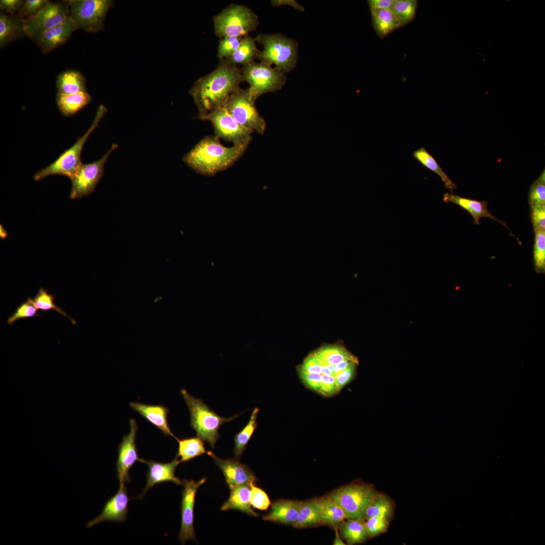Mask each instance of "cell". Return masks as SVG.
<instances>
[{
    "label": "cell",
    "mask_w": 545,
    "mask_h": 545,
    "mask_svg": "<svg viewBox=\"0 0 545 545\" xmlns=\"http://www.w3.org/2000/svg\"><path fill=\"white\" fill-rule=\"evenodd\" d=\"M242 82L241 69L224 60L211 73L197 80L189 93L197 107L198 118L203 120L211 111L224 106Z\"/></svg>",
    "instance_id": "6da1fadb"
},
{
    "label": "cell",
    "mask_w": 545,
    "mask_h": 545,
    "mask_svg": "<svg viewBox=\"0 0 545 545\" xmlns=\"http://www.w3.org/2000/svg\"><path fill=\"white\" fill-rule=\"evenodd\" d=\"M248 145L227 147L215 136H206L184 156L183 160L196 172L211 176L232 166L243 155Z\"/></svg>",
    "instance_id": "7a4b0ae2"
},
{
    "label": "cell",
    "mask_w": 545,
    "mask_h": 545,
    "mask_svg": "<svg viewBox=\"0 0 545 545\" xmlns=\"http://www.w3.org/2000/svg\"><path fill=\"white\" fill-rule=\"evenodd\" d=\"M181 393L190 411L191 427L196 431L198 437L208 443L213 449L220 437L219 429L221 426L240 414L229 418L220 416L202 400L191 396L186 390L182 389Z\"/></svg>",
    "instance_id": "3957f363"
},
{
    "label": "cell",
    "mask_w": 545,
    "mask_h": 545,
    "mask_svg": "<svg viewBox=\"0 0 545 545\" xmlns=\"http://www.w3.org/2000/svg\"><path fill=\"white\" fill-rule=\"evenodd\" d=\"M255 38L263 47L257 57L260 62L274 65L275 68L285 74L295 67L298 46L296 41L281 34H260Z\"/></svg>",
    "instance_id": "277c9868"
},
{
    "label": "cell",
    "mask_w": 545,
    "mask_h": 545,
    "mask_svg": "<svg viewBox=\"0 0 545 545\" xmlns=\"http://www.w3.org/2000/svg\"><path fill=\"white\" fill-rule=\"evenodd\" d=\"M107 112L103 105L97 110L93 121L88 130L69 149L64 151L52 163L40 170L34 176V180L39 181L49 176L60 175L71 178L81 165V154L84 144L91 133L98 127L101 119Z\"/></svg>",
    "instance_id": "5b68a950"
},
{
    "label": "cell",
    "mask_w": 545,
    "mask_h": 545,
    "mask_svg": "<svg viewBox=\"0 0 545 545\" xmlns=\"http://www.w3.org/2000/svg\"><path fill=\"white\" fill-rule=\"evenodd\" d=\"M215 34L220 39L243 37L256 29L257 16L249 8L231 4L213 18Z\"/></svg>",
    "instance_id": "8992f818"
},
{
    "label": "cell",
    "mask_w": 545,
    "mask_h": 545,
    "mask_svg": "<svg viewBox=\"0 0 545 545\" xmlns=\"http://www.w3.org/2000/svg\"><path fill=\"white\" fill-rule=\"evenodd\" d=\"M377 494L369 484L353 483L342 486L327 496L344 511L347 519H366L367 508Z\"/></svg>",
    "instance_id": "52a82bcc"
},
{
    "label": "cell",
    "mask_w": 545,
    "mask_h": 545,
    "mask_svg": "<svg viewBox=\"0 0 545 545\" xmlns=\"http://www.w3.org/2000/svg\"><path fill=\"white\" fill-rule=\"evenodd\" d=\"M241 70L244 81L249 85L247 88L254 101L264 93L280 90L287 80L285 73L262 62H252L243 66Z\"/></svg>",
    "instance_id": "ba28073f"
},
{
    "label": "cell",
    "mask_w": 545,
    "mask_h": 545,
    "mask_svg": "<svg viewBox=\"0 0 545 545\" xmlns=\"http://www.w3.org/2000/svg\"><path fill=\"white\" fill-rule=\"evenodd\" d=\"M70 16L77 29L96 32L103 29L105 16L113 4L110 0L67 1Z\"/></svg>",
    "instance_id": "9c48e42d"
},
{
    "label": "cell",
    "mask_w": 545,
    "mask_h": 545,
    "mask_svg": "<svg viewBox=\"0 0 545 545\" xmlns=\"http://www.w3.org/2000/svg\"><path fill=\"white\" fill-rule=\"evenodd\" d=\"M248 88H240L232 93L224 107L228 113L242 126L260 134L266 128V122L259 114Z\"/></svg>",
    "instance_id": "30bf717a"
},
{
    "label": "cell",
    "mask_w": 545,
    "mask_h": 545,
    "mask_svg": "<svg viewBox=\"0 0 545 545\" xmlns=\"http://www.w3.org/2000/svg\"><path fill=\"white\" fill-rule=\"evenodd\" d=\"M203 120L211 123L215 136L234 145L250 143L253 132L240 125L224 106L210 112Z\"/></svg>",
    "instance_id": "8fae6325"
},
{
    "label": "cell",
    "mask_w": 545,
    "mask_h": 545,
    "mask_svg": "<svg viewBox=\"0 0 545 545\" xmlns=\"http://www.w3.org/2000/svg\"><path fill=\"white\" fill-rule=\"evenodd\" d=\"M113 144L106 153L100 159L90 164H82L77 172L70 178L72 187L71 199L80 198L92 193L101 179L104 167L110 155L117 148Z\"/></svg>",
    "instance_id": "7c38bea8"
},
{
    "label": "cell",
    "mask_w": 545,
    "mask_h": 545,
    "mask_svg": "<svg viewBox=\"0 0 545 545\" xmlns=\"http://www.w3.org/2000/svg\"><path fill=\"white\" fill-rule=\"evenodd\" d=\"M70 16L69 4L50 2L34 16L22 20L25 35L35 39L45 31L61 23Z\"/></svg>",
    "instance_id": "4fadbf2b"
},
{
    "label": "cell",
    "mask_w": 545,
    "mask_h": 545,
    "mask_svg": "<svg viewBox=\"0 0 545 545\" xmlns=\"http://www.w3.org/2000/svg\"><path fill=\"white\" fill-rule=\"evenodd\" d=\"M129 424L130 432L123 436L118 447L116 470L120 486H125L126 482L130 481L129 472L134 464L137 461L143 463L145 461L138 455L135 442L138 430L136 421L132 418L130 420Z\"/></svg>",
    "instance_id": "5bb4252c"
},
{
    "label": "cell",
    "mask_w": 545,
    "mask_h": 545,
    "mask_svg": "<svg viewBox=\"0 0 545 545\" xmlns=\"http://www.w3.org/2000/svg\"><path fill=\"white\" fill-rule=\"evenodd\" d=\"M203 478L197 482L185 479L181 502V525L178 538L182 544L190 539L195 540L194 522L195 498L199 487L206 481Z\"/></svg>",
    "instance_id": "9a60e30c"
},
{
    "label": "cell",
    "mask_w": 545,
    "mask_h": 545,
    "mask_svg": "<svg viewBox=\"0 0 545 545\" xmlns=\"http://www.w3.org/2000/svg\"><path fill=\"white\" fill-rule=\"evenodd\" d=\"M129 500L126 487L120 486L118 492L106 502L101 513L89 521L86 527L104 521L124 522L127 519Z\"/></svg>",
    "instance_id": "2e32d148"
},
{
    "label": "cell",
    "mask_w": 545,
    "mask_h": 545,
    "mask_svg": "<svg viewBox=\"0 0 545 545\" xmlns=\"http://www.w3.org/2000/svg\"><path fill=\"white\" fill-rule=\"evenodd\" d=\"M207 454L212 458L223 472L226 483L230 489L241 484H254L256 481L255 476L249 468L237 460L221 459L211 451H208Z\"/></svg>",
    "instance_id": "e0dca14e"
},
{
    "label": "cell",
    "mask_w": 545,
    "mask_h": 545,
    "mask_svg": "<svg viewBox=\"0 0 545 545\" xmlns=\"http://www.w3.org/2000/svg\"><path fill=\"white\" fill-rule=\"evenodd\" d=\"M178 458L176 456L173 461L167 463L145 460L144 463L148 466V471L146 474V484L141 498L155 484L168 481L172 482L177 485L183 484V482L175 475V470L181 462Z\"/></svg>",
    "instance_id": "ac0fdd59"
},
{
    "label": "cell",
    "mask_w": 545,
    "mask_h": 545,
    "mask_svg": "<svg viewBox=\"0 0 545 545\" xmlns=\"http://www.w3.org/2000/svg\"><path fill=\"white\" fill-rule=\"evenodd\" d=\"M70 16L61 23L45 31L35 40L43 53L48 52L64 44L77 30Z\"/></svg>",
    "instance_id": "d6986e66"
},
{
    "label": "cell",
    "mask_w": 545,
    "mask_h": 545,
    "mask_svg": "<svg viewBox=\"0 0 545 545\" xmlns=\"http://www.w3.org/2000/svg\"><path fill=\"white\" fill-rule=\"evenodd\" d=\"M130 406L165 435L172 437L176 440L178 439L171 430L168 423L167 418L169 409L168 408L161 405H147L139 402H131Z\"/></svg>",
    "instance_id": "ffe728a7"
},
{
    "label": "cell",
    "mask_w": 545,
    "mask_h": 545,
    "mask_svg": "<svg viewBox=\"0 0 545 545\" xmlns=\"http://www.w3.org/2000/svg\"><path fill=\"white\" fill-rule=\"evenodd\" d=\"M301 502L280 500L272 504L269 512L262 517L264 520L293 525L296 522Z\"/></svg>",
    "instance_id": "44dd1931"
},
{
    "label": "cell",
    "mask_w": 545,
    "mask_h": 545,
    "mask_svg": "<svg viewBox=\"0 0 545 545\" xmlns=\"http://www.w3.org/2000/svg\"><path fill=\"white\" fill-rule=\"evenodd\" d=\"M443 200L446 202H452L457 204L467 211L472 215L475 224L479 225L480 218L488 217L507 227L506 224L500 221L489 212L487 208V202L485 200L477 201L461 197L453 193H445L443 196Z\"/></svg>",
    "instance_id": "7402d4cb"
},
{
    "label": "cell",
    "mask_w": 545,
    "mask_h": 545,
    "mask_svg": "<svg viewBox=\"0 0 545 545\" xmlns=\"http://www.w3.org/2000/svg\"><path fill=\"white\" fill-rule=\"evenodd\" d=\"M231 489L229 500L221 507V510H237L253 516H258L251 508L250 485L247 483L237 485Z\"/></svg>",
    "instance_id": "603a6c76"
},
{
    "label": "cell",
    "mask_w": 545,
    "mask_h": 545,
    "mask_svg": "<svg viewBox=\"0 0 545 545\" xmlns=\"http://www.w3.org/2000/svg\"><path fill=\"white\" fill-rule=\"evenodd\" d=\"M91 101V97L86 91L74 93H58L56 102L61 114L66 117L75 115Z\"/></svg>",
    "instance_id": "cb8c5ba5"
},
{
    "label": "cell",
    "mask_w": 545,
    "mask_h": 545,
    "mask_svg": "<svg viewBox=\"0 0 545 545\" xmlns=\"http://www.w3.org/2000/svg\"><path fill=\"white\" fill-rule=\"evenodd\" d=\"M372 23L377 35L384 38L402 27L391 10H370Z\"/></svg>",
    "instance_id": "d4e9b609"
},
{
    "label": "cell",
    "mask_w": 545,
    "mask_h": 545,
    "mask_svg": "<svg viewBox=\"0 0 545 545\" xmlns=\"http://www.w3.org/2000/svg\"><path fill=\"white\" fill-rule=\"evenodd\" d=\"M321 524L334 528L340 526L346 519L343 510L334 503L328 496L316 499Z\"/></svg>",
    "instance_id": "484cf974"
},
{
    "label": "cell",
    "mask_w": 545,
    "mask_h": 545,
    "mask_svg": "<svg viewBox=\"0 0 545 545\" xmlns=\"http://www.w3.org/2000/svg\"><path fill=\"white\" fill-rule=\"evenodd\" d=\"M57 87L59 93L86 91L85 78L76 70H67L60 74L57 80Z\"/></svg>",
    "instance_id": "4316f807"
},
{
    "label": "cell",
    "mask_w": 545,
    "mask_h": 545,
    "mask_svg": "<svg viewBox=\"0 0 545 545\" xmlns=\"http://www.w3.org/2000/svg\"><path fill=\"white\" fill-rule=\"evenodd\" d=\"M256 40L250 35L243 36L241 42L232 56L227 60L228 63L235 66H243L254 62L259 52L256 45Z\"/></svg>",
    "instance_id": "83f0119b"
},
{
    "label": "cell",
    "mask_w": 545,
    "mask_h": 545,
    "mask_svg": "<svg viewBox=\"0 0 545 545\" xmlns=\"http://www.w3.org/2000/svg\"><path fill=\"white\" fill-rule=\"evenodd\" d=\"M340 527L341 535L348 544L361 543L368 537L364 520L347 519Z\"/></svg>",
    "instance_id": "f1b7e54d"
},
{
    "label": "cell",
    "mask_w": 545,
    "mask_h": 545,
    "mask_svg": "<svg viewBox=\"0 0 545 545\" xmlns=\"http://www.w3.org/2000/svg\"><path fill=\"white\" fill-rule=\"evenodd\" d=\"M23 34V30L21 19L10 17L1 13L0 15V46L3 47Z\"/></svg>",
    "instance_id": "f546056e"
},
{
    "label": "cell",
    "mask_w": 545,
    "mask_h": 545,
    "mask_svg": "<svg viewBox=\"0 0 545 545\" xmlns=\"http://www.w3.org/2000/svg\"><path fill=\"white\" fill-rule=\"evenodd\" d=\"M413 157L417 160L423 166L437 174L445 184V187L453 193L457 186L454 183L442 168L437 162L434 157L426 150L424 147H421L413 152Z\"/></svg>",
    "instance_id": "4dcf8cb0"
},
{
    "label": "cell",
    "mask_w": 545,
    "mask_h": 545,
    "mask_svg": "<svg viewBox=\"0 0 545 545\" xmlns=\"http://www.w3.org/2000/svg\"><path fill=\"white\" fill-rule=\"evenodd\" d=\"M320 524V515L316 499L301 502L298 517L293 526L300 528Z\"/></svg>",
    "instance_id": "1f68e13d"
},
{
    "label": "cell",
    "mask_w": 545,
    "mask_h": 545,
    "mask_svg": "<svg viewBox=\"0 0 545 545\" xmlns=\"http://www.w3.org/2000/svg\"><path fill=\"white\" fill-rule=\"evenodd\" d=\"M178 451L177 456L180 457L181 462H185L205 454L206 451L203 440L199 437L177 439Z\"/></svg>",
    "instance_id": "d6a6232c"
},
{
    "label": "cell",
    "mask_w": 545,
    "mask_h": 545,
    "mask_svg": "<svg viewBox=\"0 0 545 545\" xmlns=\"http://www.w3.org/2000/svg\"><path fill=\"white\" fill-rule=\"evenodd\" d=\"M317 357L333 365L345 360H351L358 363V359L344 348L339 346H329L314 353Z\"/></svg>",
    "instance_id": "836d02e7"
},
{
    "label": "cell",
    "mask_w": 545,
    "mask_h": 545,
    "mask_svg": "<svg viewBox=\"0 0 545 545\" xmlns=\"http://www.w3.org/2000/svg\"><path fill=\"white\" fill-rule=\"evenodd\" d=\"M258 411V408L254 409L247 424L236 434L234 438V453L236 460L239 459L241 457L256 428V418Z\"/></svg>",
    "instance_id": "e575fe53"
},
{
    "label": "cell",
    "mask_w": 545,
    "mask_h": 545,
    "mask_svg": "<svg viewBox=\"0 0 545 545\" xmlns=\"http://www.w3.org/2000/svg\"><path fill=\"white\" fill-rule=\"evenodd\" d=\"M417 4V0H393L391 10L402 27L413 21Z\"/></svg>",
    "instance_id": "d590c367"
},
{
    "label": "cell",
    "mask_w": 545,
    "mask_h": 545,
    "mask_svg": "<svg viewBox=\"0 0 545 545\" xmlns=\"http://www.w3.org/2000/svg\"><path fill=\"white\" fill-rule=\"evenodd\" d=\"M55 297V295L48 293L47 290L42 287H40L38 293L32 299V301L38 309L41 310L44 312L54 310L63 316L67 317L73 324H76V321L74 319L54 304V300Z\"/></svg>",
    "instance_id": "8d00e7d4"
},
{
    "label": "cell",
    "mask_w": 545,
    "mask_h": 545,
    "mask_svg": "<svg viewBox=\"0 0 545 545\" xmlns=\"http://www.w3.org/2000/svg\"><path fill=\"white\" fill-rule=\"evenodd\" d=\"M393 511V504L386 495L377 493L370 502L366 512V519L374 516L390 517Z\"/></svg>",
    "instance_id": "74e56055"
},
{
    "label": "cell",
    "mask_w": 545,
    "mask_h": 545,
    "mask_svg": "<svg viewBox=\"0 0 545 545\" xmlns=\"http://www.w3.org/2000/svg\"><path fill=\"white\" fill-rule=\"evenodd\" d=\"M533 260L535 271L537 274L545 271V231H535Z\"/></svg>",
    "instance_id": "f35d334b"
},
{
    "label": "cell",
    "mask_w": 545,
    "mask_h": 545,
    "mask_svg": "<svg viewBox=\"0 0 545 545\" xmlns=\"http://www.w3.org/2000/svg\"><path fill=\"white\" fill-rule=\"evenodd\" d=\"M528 201L530 207L545 206L544 170L531 185L528 193Z\"/></svg>",
    "instance_id": "ab89813d"
},
{
    "label": "cell",
    "mask_w": 545,
    "mask_h": 545,
    "mask_svg": "<svg viewBox=\"0 0 545 545\" xmlns=\"http://www.w3.org/2000/svg\"><path fill=\"white\" fill-rule=\"evenodd\" d=\"M243 37H228L220 39L217 57L221 60L231 58L238 48Z\"/></svg>",
    "instance_id": "60d3db41"
},
{
    "label": "cell",
    "mask_w": 545,
    "mask_h": 545,
    "mask_svg": "<svg viewBox=\"0 0 545 545\" xmlns=\"http://www.w3.org/2000/svg\"><path fill=\"white\" fill-rule=\"evenodd\" d=\"M37 310L32 299L29 298L27 301L23 302L17 308L15 312L8 318L7 323L12 325L19 320L38 316Z\"/></svg>",
    "instance_id": "b9f144b4"
},
{
    "label": "cell",
    "mask_w": 545,
    "mask_h": 545,
    "mask_svg": "<svg viewBox=\"0 0 545 545\" xmlns=\"http://www.w3.org/2000/svg\"><path fill=\"white\" fill-rule=\"evenodd\" d=\"M389 519L383 516H374L366 519L365 526L368 537L372 538L385 532L388 527Z\"/></svg>",
    "instance_id": "7bdbcfd3"
},
{
    "label": "cell",
    "mask_w": 545,
    "mask_h": 545,
    "mask_svg": "<svg viewBox=\"0 0 545 545\" xmlns=\"http://www.w3.org/2000/svg\"><path fill=\"white\" fill-rule=\"evenodd\" d=\"M50 2L46 0H27L20 10L21 19L26 20L36 15Z\"/></svg>",
    "instance_id": "ee69618b"
},
{
    "label": "cell",
    "mask_w": 545,
    "mask_h": 545,
    "mask_svg": "<svg viewBox=\"0 0 545 545\" xmlns=\"http://www.w3.org/2000/svg\"><path fill=\"white\" fill-rule=\"evenodd\" d=\"M250 504L254 508L266 510L270 505V501L266 493L262 489L250 484Z\"/></svg>",
    "instance_id": "f6af8a7d"
},
{
    "label": "cell",
    "mask_w": 545,
    "mask_h": 545,
    "mask_svg": "<svg viewBox=\"0 0 545 545\" xmlns=\"http://www.w3.org/2000/svg\"><path fill=\"white\" fill-rule=\"evenodd\" d=\"M299 375L303 383L309 388L322 393V375L316 373L308 372L299 368Z\"/></svg>",
    "instance_id": "bcb514c9"
},
{
    "label": "cell",
    "mask_w": 545,
    "mask_h": 545,
    "mask_svg": "<svg viewBox=\"0 0 545 545\" xmlns=\"http://www.w3.org/2000/svg\"><path fill=\"white\" fill-rule=\"evenodd\" d=\"M530 219L534 231H545V206L530 207Z\"/></svg>",
    "instance_id": "7dc6e473"
},
{
    "label": "cell",
    "mask_w": 545,
    "mask_h": 545,
    "mask_svg": "<svg viewBox=\"0 0 545 545\" xmlns=\"http://www.w3.org/2000/svg\"><path fill=\"white\" fill-rule=\"evenodd\" d=\"M356 364V363H353L336 377V385L339 391L354 377Z\"/></svg>",
    "instance_id": "c3c4849f"
},
{
    "label": "cell",
    "mask_w": 545,
    "mask_h": 545,
    "mask_svg": "<svg viewBox=\"0 0 545 545\" xmlns=\"http://www.w3.org/2000/svg\"><path fill=\"white\" fill-rule=\"evenodd\" d=\"M299 369L308 372L321 374L320 362L313 353L305 359Z\"/></svg>",
    "instance_id": "681fc988"
},
{
    "label": "cell",
    "mask_w": 545,
    "mask_h": 545,
    "mask_svg": "<svg viewBox=\"0 0 545 545\" xmlns=\"http://www.w3.org/2000/svg\"><path fill=\"white\" fill-rule=\"evenodd\" d=\"M322 375V394L325 396L333 395L339 392L336 382V378L333 375L321 374Z\"/></svg>",
    "instance_id": "f907efd6"
},
{
    "label": "cell",
    "mask_w": 545,
    "mask_h": 545,
    "mask_svg": "<svg viewBox=\"0 0 545 545\" xmlns=\"http://www.w3.org/2000/svg\"><path fill=\"white\" fill-rule=\"evenodd\" d=\"M23 4L24 1L21 0H1L0 8L8 13L13 14L16 11H20Z\"/></svg>",
    "instance_id": "816d5d0a"
},
{
    "label": "cell",
    "mask_w": 545,
    "mask_h": 545,
    "mask_svg": "<svg viewBox=\"0 0 545 545\" xmlns=\"http://www.w3.org/2000/svg\"><path fill=\"white\" fill-rule=\"evenodd\" d=\"M393 0H369L368 6L370 10H391Z\"/></svg>",
    "instance_id": "f5cc1de1"
},
{
    "label": "cell",
    "mask_w": 545,
    "mask_h": 545,
    "mask_svg": "<svg viewBox=\"0 0 545 545\" xmlns=\"http://www.w3.org/2000/svg\"><path fill=\"white\" fill-rule=\"evenodd\" d=\"M354 363L356 362L351 360H345L336 365H334V370L333 371V376H334L336 378L337 375L340 372L347 369L348 367H349L351 364Z\"/></svg>",
    "instance_id": "db71d44e"
},
{
    "label": "cell",
    "mask_w": 545,
    "mask_h": 545,
    "mask_svg": "<svg viewBox=\"0 0 545 545\" xmlns=\"http://www.w3.org/2000/svg\"><path fill=\"white\" fill-rule=\"evenodd\" d=\"M294 1H272L271 3L273 5L276 6H280V5H282L283 4H285V5L289 4V5H290L291 6H293L296 9H297V7H298L299 10L301 8L302 9V7H301L300 6H296L295 4H296L297 3H296Z\"/></svg>",
    "instance_id": "11a10c76"
},
{
    "label": "cell",
    "mask_w": 545,
    "mask_h": 545,
    "mask_svg": "<svg viewBox=\"0 0 545 545\" xmlns=\"http://www.w3.org/2000/svg\"><path fill=\"white\" fill-rule=\"evenodd\" d=\"M335 528V530H336V533H335L336 536H335V539H334V542H333V544H334V545H344V544H345V543H344V542H343V541L342 540L341 538L339 536V533H338V528Z\"/></svg>",
    "instance_id": "9f6ffc18"
},
{
    "label": "cell",
    "mask_w": 545,
    "mask_h": 545,
    "mask_svg": "<svg viewBox=\"0 0 545 545\" xmlns=\"http://www.w3.org/2000/svg\"><path fill=\"white\" fill-rule=\"evenodd\" d=\"M8 236V232L6 229L2 226H0V237L2 239H4L6 238Z\"/></svg>",
    "instance_id": "6f0895ef"
}]
</instances>
